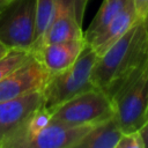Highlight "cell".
<instances>
[{
    "mask_svg": "<svg viewBox=\"0 0 148 148\" xmlns=\"http://www.w3.org/2000/svg\"><path fill=\"white\" fill-rule=\"evenodd\" d=\"M87 1L88 0H57L53 22L36 49L44 44L83 39L82 16Z\"/></svg>",
    "mask_w": 148,
    "mask_h": 148,
    "instance_id": "cell-7",
    "label": "cell"
},
{
    "mask_svg": "<svg viewBox=\"0 0 148 148\" xmlns=\"http://www.w3.org/2000/svg\"><path fill=\"white\" fill-rule=\"evenodd\" d=\"M49 73L32 56L25 64L0 81V102L16 98L35 90H43Z\"/></svg>",
    "mask_w": 148,
    "mask_h": 148,
    "instance_id": "cell-9",
    "label": "cell"
},
{
    "mask_svg": "<svg viewBox=\"0 0 148 148\" xmlns=\"http://www.w3.org/2000/svg\"><path fill=\"white\" fill-rule=\"evenodd\" d=\"M97 57L94 47L86 43L79 58L69 67L49 75L42 91L43 108L50 114L66 101L96 88L91 81V72Z\"/></svg>",
    "mask_w": 148,
    "mask_h": 148,
    "instance_id": "cell-3",
    "label": "cell"
},
{
    "mask_svg": "<svg viewBox=\"0 0 148 148\" xmlns=\"http://www.w3.org/2000/svg\"><path fill=\"white\" fill-rule=\"evenodd\" d=\"M34 53L30 50L23 49H10V51L0 60V81L8 74L21 67L29 59H31Z\"/></svg>",
    "mask_w": 148,
    "mask_h": 148,
    "instance_id": "cell-15",
    "label": "cell"
},
{
    "mask_svg": "<svg viewBox=\"0 0 148 148\" xmlns=\"http://www.w3.org/2000/svg\"><path fill=\"white\" fill-rule=\"evenodd\" d=\"M8 1H9V0H0V8H1L6 2H8Z\"/></svg>",
    "mask_w": 148,
    "mask_h": 148,
    "instance_id": "cell-21",
    "label": "cell"
},
{
    "mask_svg": "<svg viewBox=\"0 0 148 148\" xmlns=\"http://www.w3.org/2000/svg\"><path fill=\"white\" fill-rule=\"evenodd\" d=\"M116 148H143V142L139 131L123 133Z\"/></svg>",
    "mask_w": 148,
    "mask_h": 148,
    "instance_id": "cell-16",
    "label": "cell"
},
{
    "mask_svg": "<svg viewBox=\"0 0 148 148\" xmlns=\"http://www.w3.org/2000/svg\"><path fill=\"white\" fill-rule=\"evenodd\" d=\"M57 10V0H36L35 14V36L31 51H34L42 42L44 35L49 30Z\"/></svg>",
    "mask_w": 148,
    "mask_h": 148,
    "instance_id": "cell-14",
    "label": "cell"
},
{
    "mask_svg": "<svg viewBox=\"0 0 148 148\" xmlns=\"http://www.w3.org/2000/svg\"><path fill=\"white\" fill-rule=\"evenodd\" d=\"M123 131L113 117L94 125L76 148H116Z\"/></svg>",
    "mask_w": 148,
    "mask_h": 148,
    "instance_id": "cell-12",
    "label": "cell"
},
{
    "mask_svg": "<svg viewBox=\"0 0 148 148\" xmlns=\"http://www.w3.org/2000/svg\"><path fill=\"white\" fill-rule=\"evenodd\" d=\"M142 22H143V25H145V29H146V32H147V37H148V13L145 16V18L142 20Z\"/></svg>",
    "mask_w": 148,
    "mask_h": 148,
    "instance_id": "cell-20",
    "label": "cell"
},
{
    "mask_svg": "<svg viewBox=\"0 0 148 148\" xmlns=\"http://www.w3.org/2000/svg\"><path fill=\"white\" fill-rule=\"evenodd\" d=\"M123 133L139 131L148 121V62L111 98Z\"/></svg>",
    "mask_w": 148,
    "mask_h": 148,
    "instance_id": "cell-4",
    "label": "cell"
},
{
    "mask_svg": "<svg viewBox=\"0 0 148 148\" xmlns=\"http://www.w3.org/2000/svg\"><path fill=\"white\" fill-rule=\"evenodd\" d=\"M10 51V47H8L6 44H3L1 40H0V60Z\"/></svg>",
    "mask_w": 148,
    "mask_h": 148,
    "instance_id": "cell-19",
    "label": "cell"
},
{
    "mask_svg": "<svg viewBox=\"0 0 148 148\" xmlns=\"http://www.w3.org/2000/svg\"><path fill=\"white\" fill-rule=\"evenodd\" d=\"M132 1H133L138 16L143 20L148 13V0H132Z\"/></svg>",
    "mask_w": 148,
    "mask_h": 148,
    "instance_id": "cell-17",
    "label": "cell"
},
{
    "mask_svg": "<svg viewBox=\"0 0 148 148\" xmlns=\"http://www.w3.org/2000/svg\"><path fill=\"white\" fill-rule=\"evenodd\" d=\"M36 0H9L0 8V40L10 49L30 50L35 36Z\"/></svg>",
    "mask_w": 148,
    "mask_h": 148,
    "instance_id": "cell-6",
    "label": "cell"
},
{
    "mask_svg": "<svg viewBox=\"0 0 148 148\" xmlns=\"http://www.w3.org/2000/svg\"><path fill=\"white\" fill-rule=\"evenodd\" d=\"M148 62V37L140 18L113 45L97 57L91 72L94 86L110 98Z\"/></svg>",
    "mask_w": 148,
    "mask_h": 148,
    "instance_id": "cell-1",
    "label": "cell"
},
{
    "mask_svg": "<svg viewBox=\"0 0 148 148\" xmlns=\"http://www.w3.org/2000/svg\"><path fill=\"white\" fill-rule=\"evenodd\" d=\"M131 0H103L98 12L94 16L89 27L83 31V39L86 43H90L102 30L127 6Z\"/></svg>",
    "mask_w": 148,
    "mask_h": 148,
    "instance_id": "cell-13",
    "label": "cell"
},
{
    "mask_svg": "<svg viewBox=\"0 0 148 148\" xmlns=\"http://www.w3.org/2000/svg\"><path fill=\"white\" fill-rule=\"evenodd\" d=\"M113 116L114 109L111 98L103 90L95 88L59 105L51 112L50 119L72 126H92Z\"/></svg>",
    "mask_w": 148,
    "mask_h": 148,
    "instance_id": "cell-5",
    "label": "cell"
},
{
    "mask_svg": "<svg viewBox=\"0 0 148 148\" xmlns=\"http://www.w3.org/2000/svg\"><path fill=\"white\" fill-rule=\"evenodd\" d=\"M43 91L35 90L16 98L0 102V148L43 105Z\"/></svg>",
    "mask_w": 148,
    "mask_h": 148,
    "instance_id": "cell-8",
    "label": "cell"
},
{
    "mask_svg": "<svg viewBox=\"0 0 148 148\" xmlns=\"http://www.w3.org/2000/svg\"><path fill=\"white\" fill-rule=\"evenodd\" d=\"M92 126H72L52 121L49 111L42 105L1 148H76Z\"/></svg>",
    "mask_w": 148,
    "mask_h": 148,
    "instance_id": "cell-2",
    "label": "cell"
},
{
    "mask_svg": "<svg viewBox=\"0 0 148 148\" xmlns=\"http://www.w3.org/2000/svg\"><path fill=\"white\" fill-rule=\"evenodd\" d=\"M140 17L136 14L133 1L131 0L127 6L121 10L119 15H117L103 30L98 34L90 43L96 51L97 56L103 54L111 45H113L133 24H135ZM142 20V18H141Z\"/></svg>",
    "mask_w": 148,
    "mask_h": 148,
    "instance_id": "cell-11",
    "label": "cell"
},
{
    "mask_svg": "<svg viewBox=\"0 0 148 148\" xmlns=\"http://www.w3.org/2000/svg\"><path fill=\"white\" fill-rule=\"evenodd\" d=\"M139 133L143 142V148H148V121L139 130Z\"/></svg>",
    "mask_w": 148,
    "mask_h": 148,
    "instance_id": "cell-18",
    "label": "cell"
},
{
    "mask_svg": "<svg viewBox=\"0 0 148 148\" xmlns=\"http://www.w3.org/2000/svg\"><path fill=\"white\" fill-rule=\"evenodd\" d=\"M84 44V39L44 44L34 50L32 53L49 75H51L69 67L79 58Z\"/></svg>",
    "mask_w": 148,
    "mask_h": 148,
    "instance_id": "cell-10",
    "label": "cell"
}]
</instances>
